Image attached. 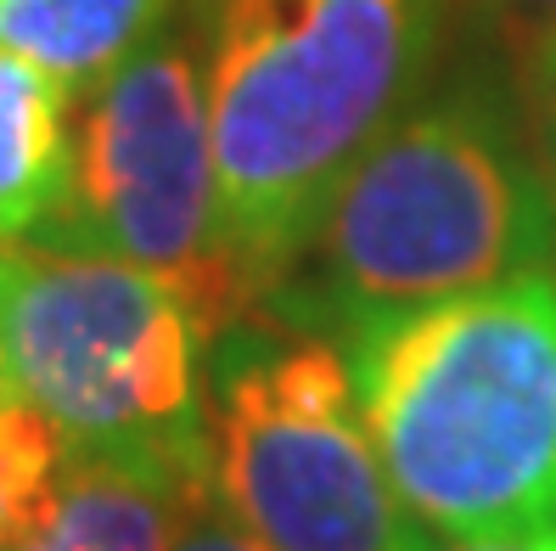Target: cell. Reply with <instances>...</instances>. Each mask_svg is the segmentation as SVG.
Masks as SVG:
<instances>
[{"mask_svg":"<svg viewBox=\"0 0 556 551\" xmlns=\"http://www.w3.org/2000/svg\"><path fill=\"white\" fill-rule=\"evenodd\" d=\"M208 327L175 281L108 253L0 242V349L12 388L68 462L141 478L175 501L214 496Z\"/></svg>","mask_w":556,"mask_h":551,"instance_id":"cell-4","label":"cell"},{"mask_svg":"<svg viewBox=\"0 0 556 551\" xmlns=\"http://www.w3.org/2000/svg\"><path fill=\"white\" fill-rule=\"evenodd\" d=\"M62 473H68L62 434L23 395H12L0 405V546H17L46 524Z\"/></svg>","mask_w":556,"mask_h":551,"instance_id":"cell-10","label":"cell"},{"mask_svg":"<svg viewBox=\"0 0 556 551\" xmlns=\"http://www.w3.org/2000/svg\"><path fill=\"white\" fill-rule=\"evenodd\" d=\"M79 90L0 51V242H40L74 186Z\"/></svg>","mask_w":556,"mask_h":551,"instance_id":"cell-7","label":"cell"},{"mask_svg":"<svg viewBox=\"0 0 556 551\" xmlns=\"http://www.w3.org/2000/svg\"><path fill=\"white\" fill-rule=\"evenodd\" d=\"M444 551H556V535H529V540H455Z\"/></svg>","mask_w":556,"mask_h":551,"instance_id":"cell-14","label":"cell"},{"mask_svg":"<svg viewBox=\"0 0 556 551\" xmlns=\"http://www.w3.org/2000/svg\"><path fill=\"white\" fill-rule=\"evenodd\" d=\"M175 551H270L265 540H253L231 512H225L214 496L191 501L180 512V535H175Z\"/></svg>","mask_w":556,"mask_h":551,"instance_id":"cell-12","label":"cell"},{"mask_svg":"<svg viewBox=\"0 0 556 551\" xmlns=\"http://www.w3.org/2000/svg\"><path fill=\"white\" fill-rule=\"evenodd\" d=\"M450 7H462L478 23H489L506 40V51L529 46L534 35H551L556 28V0H450Z\"/></svg>","mask_w":556,"mask_h":551,"instance_id":"cell-13","label":"cell"},{"mask_svg":"<svg viewBox=\"0 0 556 551\" xmlns=\"http://www.w3.org/2000/svg\"><path fill=\"white\" fill-rule=\"evenodd\" d=\"M450 0H208L203 79L219 225L258 299L349 164L433 68Z\"/></svg>","mask_w":556,"mask_h":551,"instance_id":"cell-2","label":"cell"},{"mask_svg":"<svg viewBox=\"0 0 556 551\" xmlns=\"http://www.w3.org/2000/svg\"><path fill=\"white\" fill-rule=\"evenodd\" d=\"M186 506L113 467L68 462L46 524L0 551H175Z\"/></svg>","mask_w":556,"mask_h":551,"instance_id":"cell-9","label":"cell"},{"mask_svg":"<svg viewBox=\"0 0 556 551\" xmlns=\"http://www.w3.org/2000/svg\"><path fill=\"white\" fill-rule=\"evenodd\" d=\"M214 501L270 551H439L400 501L338 338L242 315L208 343Z\"/></svg>","mask_w":556,"mask_h":551,"instance_id":"cell-5","label":"cell"},{"mask_svg":"<svg viewBox=\"0 0 556 551\" xmlns=\"http://www.w3.org/2000/svg\"><path fill=\"white\" fill-rule=\"evenodd\" d=\"M511 74H517L522 136H529V147L540 158V175H545L551 198H556V28L511 51Z\"/></svg>","mask_w":556,"mask_h":551,"instance_id":"cell-11","label":"cell"},{"mask_svg":"<svg viewBox=\"0 0 556 551\" xmlns=\"http://www.w3.org/2000/svg\"><path fill=\"white\" fill-rule=\"evenodd\" d=\"M79 96L74 186L35 248L108 253L175 281L208 338L253 315L219 225L203 40L169 23Z\"/></svg>","mask_w":556,"mask_h":551,"instance_id":"cell-6","label":"cell"},{"mask_svg":"<svg viewBox=\"0 0 556 551\" xmlns=\"http://www.w3.org/2000/svg\"><path fill=\"white\" fill-rule=\"evenodd\" d=\"M169 12L175 0H0V51L90 90L157 28H169Z\"/></svg>","mask_w":556,"mask_h":551,"instance_id":"cell-8","label":"cell"},{"mask_svg":"<svg viewBox=\"0 0 556 551\" xmlns=\"http://www.w3.org/2000/svg\"><path fill=\"white\" fill-rule=\"evenodd\" d=\"M17 395V388H12V372H7V349H0V405H7Z\"/></svg>","mask_w":556,"mask_h":551,"instance_id":"cell-15","label":"cell"},{"mask_svg":"<svg viewBox=\"0 0 556 551\" xmlns=\"http://www.w3.org/2000/svg\"><path fill=\"white\" fill-rule=\"evenodd\" d=\"M534 271H556V198L522 118L495 90L450 85L354 158L253 315L349 343Z\"/></svg>","mask_w":556,"mask_h":551,"instance_id":"cell-1","label":"cell"},{"mask_svg":"<svg viewBox=\"0 0 556 551\" xmlns=\"http://www.w3.org/2000/svg\"><path fill=\"white\" fill-rule=\"evenodd\" d=\"M382 467L444 540L556 535V271L343 343Z\"/></svg>","mask_w":556,"mask_h":551,"instance_id":"cell-3","label":"cell"}]
</instances>
